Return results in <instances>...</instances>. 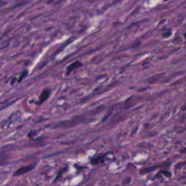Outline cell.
Wrapping results in <instances>:
<instances>
[{
	"instance_id": "obj_1",
	"label": "cell",
	"mask_w": 186,
	"mask_h": 186,
	"mask_svg": "<svg viewBox=\"0 0 186 186\" xmlns=\"http://www.w3.org/2000/svg\"><path fill=\"white\" fill-rule=\"evenodd\" d=\"M34 165H28V166H22V167L19 168L18 170H16V172H15L13 176L14 177H18L20 176V175H24V174L27 173V172L32 171L33 169L34 168Z\"/></svg>"
},
{
	"instance_id": "obj_4",
	"label": "cell",
	"mask_w": 186,
	"mask_h": 186,
	"mask_svg": "<svg viewBox=\"0 0 186 186\" xmlns=\"http://www.w3.org/2000/svg\"><path fill=\"white\" fill-rule=\"evenodd\" d=\"M81 66H82V63L79 61H76L74 62V63H71V64L69 65L68 67H67L66 74L67 75L69 74L70 73H71V72L73 71L74 69H76V68H79V67H81Z\"/></svg>"
},
{
	"instance_id": "obj_6",
	"label": "cell",
	"mask_w": 186,
	"mask_h": 186,
	"mask_svg": "<svg viewBox=\"0 0 186 186\" xmlns=\"http://www.w3.org/2000/svg\"><path fill=\"white\" fill-rule=\"evenodd\" d=\"M64 170H65V169H63V170H62L61 171H60L59 174H58V175H57L56 179V180H55V181H56V180H58V179H59V178H60V177L61 176V175H62V174H63V171H64Z\"/></svg>"
},
{
	"instance_id": "obj_2",
	"label": "cell",
	"mask_w": 186,
	"mask_h": 186,
	"mask_svg": "<svg viewBox=\"0 0 186 186\" xmlns=\"http://www.w3.org/2000/svg\"><path fill=\"white\" fill-rule=\"evenodd\" d=\"M51 91L50 89H44V90L42 91V92L41 93L40 96H39V104H42L44 101L46 100L49 98V96L50 95Z\"/></svg>"
},
{
	"instance_id": "obj_7",
	"label": "cell",
	"mask_w": 186,
	"mask_h": 186,
	"mask_svg": "<svg viewBox=\"0 0 186 186\" xmlns=\"http://www.w3.org/2000/svg\"><path fill=\"white\" fill-rule=\"evenodd\" d=\"M164 1H167V0H164Z\"/></svg>"
},
{
	"instance_id": "obj_5",
	"label": "cell",
	"mask_w": 186,
	"mask_h": 186,
	"mask_svg": "<svg viewBox=\"0 0 186 186\" xmlns=\"http://www.w3.org/2000/svg\"><path fill=\"white\" fill-rule=\"evenodd\" d=\"M26 75H27V70H25V71H23V73H22L21 76H20V78H19V79H18V82H21L22 79H23L24 78V77L26 76Z\"/></svg>"
},
{
	"instance_id": "obj_3",
	"label": "cell",
	"mask_w": 186,
	"mask_h": 186,
	"mask_svg": "<svg viewBox=\"0 0 186 186\" xmlns=\"http://www.w3.org/2000/svg\"><path fill=\"white\" fill-rule=\"evenodd\" d=\"M106 156V154L104 155H101V156H95V157H93L91 158L90 163L93 165L100 164L104 162L105 156Z\"/></svg>"
}]
</instances>
